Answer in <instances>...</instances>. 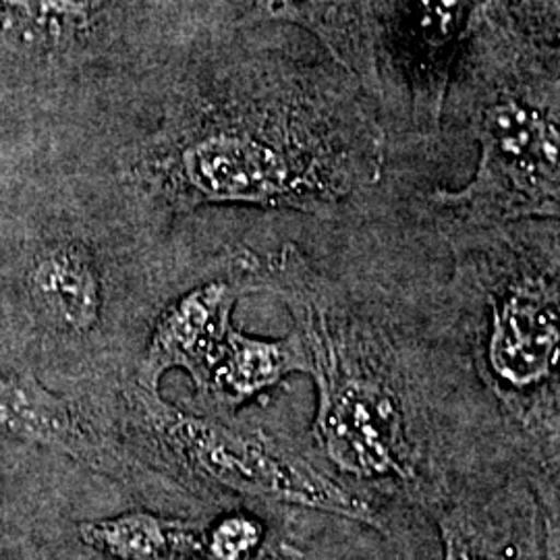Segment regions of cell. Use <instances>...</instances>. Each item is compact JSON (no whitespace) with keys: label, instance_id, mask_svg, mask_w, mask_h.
<instances>
[{"label":"cell","instance_id":"8fae6325","mask_svg":"<svg viewBox=\"0 0 560 560\" xmlns=\"http://www.w3.org/2000/svg\"><path fill=\"white\" fill-rule=\"evenodd\" d=\"M206 517H173L131 509L113 517L81 521L78 536L90 550L110 560H203Z\"/></svg>","mask_w":560,"mask_h":560},{"label":"cell","instance_id":"6da1fadb","mask_svg":"<svg viewBox=\"0 0 560 560\" xmlns=\"http://www.w3.org/2000/svg\"><path fill=\"white\" fill-rule=\"evenodd\" d=\"M442 241L413 194L314 221L260 260L293 318L316 409L305 457L393 520L451 471L515 459L451 316Z\"/></svg>","mask_w":560,"mask_h":560},{"label":"cell","instance_id":"ba28073f","mask_svg":"<svg viewBox=\"0 0 560 560\" xmlns=\"http://www.w3.org/2000/svg\"><path fill=\"white\" fill-rule=\"evenodd\" d=\"M237 23H284L310 32L384 106L376 0H254Z\"/></svg>","mask_w":560,"mask_h":560},{"label":"cell","instance_id":"7a4b0ae2","mask_svg":"<svg viewBox=\"0 0 560 560\" xmlns=\"http://www.w3.org/2000/svg\"><path fill=\"white\" fill-rule=\"evenodd\" d=\"M161 92L113 166L145 217L231 206L342 221L388 194L384 106L328 55L233 50Z\"/></svg>","mask_w":560,"mask_h":560},{"label":"cell","instance_id":"8992f818","mask_svg":"<svg viewBox=\"0 0 560 560\" xmlns=\"http://www.w3.org/2000/svg\"><path fill=\"white\" fill-rule=\"evenodd\" d=\"M260 260L245 243L221 247L200 279L159 310L131 381L161 390L166 372L183 370L198 390L233 326L237 303L260 293Z\"/></svg>","mask_w":560,"mask_h":560},{"label":"cell","instance_id":"5b68a950","mask_svg":"<svg viewBox=\"0 0 560 560\" xmlns=\"http://www.w3.org/2000/svg\"><path fill=\"white\" fill-rule=\"evenodd\" d=\"M120 399L129 425L214 509L254 502L388 534L390 521L382 511L324 474L298 444L266 428L185 411L162 399L161 390L133 381L122 384Z\"/></svg>","mask_w":560,"mask_h":560},{"label":"cell","instance_id":"7c38bea8","mask_svg":"<svg viewBox=\"0 0 560 560\" xmlns=\"http://www.w3.org/2000/svg\"><path fill=\"white\" fill-rule=\"evenodd\" d=\"M94 0H0V50L21 59H59L96 23Z\"/></svg>","mask_w":560,"mask_h":560},{"label":"cell","instance_id":"3957f363","mask_svg":"<svg viewBox=\"0 0 560 560\" xmlns=\"http://www.w3.org/2000/svg\"><path fill=\"white\" fill-rule=\"evenodd\" d=\"M436 233L451 264V316L481 393L521 467L559 490V221Z\"/></svg>","mask_w":560,"mask_h":560},{"label":"cell","instance_id":"30bf717a","mask_svg":"<svg viewBox=\"0 0 560 560\" xmlns=\"http://www.w3.org/2000/svg\"><path fill=\"white\" fill-rule=\"evenodd\" d=\"M25 282L34 305L55 328L73 337H88L101 328L106 272L101 252L90 241L69 237L42 247Z\"/></svg>","mask_w":560,"mask_h":560},{"label":"cell","instance_id":"52a82bcc","mask_svg":"<svg viewBox=\"0 0 560 560\" xmlns=\"http://www.w3.org/2000/svg\"><path fill=\"white\" fill-rule=\"evenodd\" d=\"M0 430L15 441L57 451L129 486L140 480L138 465L120 442L88 420L71 400L46 388L34 374L0 376Z\"/></svg>","mask_w":560,"mask_h":560},{"label":"cell","instance_id":"277c9868","mask_svg":"<svg viewBox=\"0 0 560 560\" xmlns=\"http://www.w3.org/2000/svg\"><path fill=\"white\" fill-rule=\"evenodd\" d=\"M448 81L442 129L476 141L463 187L416 191L434 229L560 219V85L557 48L509 27H480Z\"/></svg>","mask_w":560,"mask_h":560},{"label":"cell","instance_id":"9c48e42d","mask_svg":"<svg viewBox=\"0 0 560 560\" xmlns=\"http://www.w3.org/2000/svg\"><path fill=\"white\" fill-rule=\"evenodd\" d=\"M291 374H307L305 351L295 330L280 339H261L233 324L196 390L206 407L201 413L237 418L243 407L270 397Z\"/></svg>","mask_w":560,"mask_h":560}]
</instances>
